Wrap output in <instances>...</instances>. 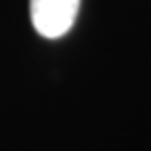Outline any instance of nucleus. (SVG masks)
Masks as SVG:
<instances>
[{
    "label": "nucleus",
    "instance_id": "f257e3e1",
    "mask_svg": "<svg viewBox=\"0 0 151 151\" xmlns=\"http://www.w3.org/2000/svg\"><path fill=\"white\" fill-rule=\"evenodd\" d=\"M80 11V0H29V17L34 29L42 38L65 36Z\"/></svg>",
    "mask_w": 151,
    "mask_h": 151
}]
</instances>
